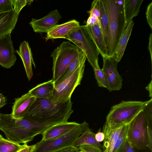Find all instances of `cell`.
Listing matches in <instances>:
<instances>
[{"label":"cell","instance_id":"obj_1","mask_svg":"<svg viewBox=\"0 0 152 152\" xmlns=\"http://www.w3.org/2000/svg\"><path fill=\"white\" fill-rule=\"evenodd\" d=\"M55 123H40L13 118L11 114L0 113V129L8 139L19 144H27L38 134H42Z\"/></svg>","mask_w":152,"mask_h":152},{"label":"cell","instance_id":"obj_2","mask_svg":"<svg viewBox=\"0 0 152 152\" xmlns=\"http://www.w3.org/2000/svg\"><path fill=\"white\" fill-rule=\"evenodd\" d=\"M72 104L71 100L58 102L37 98L23 119L40 123L67 122L73 112Z\"/></svg>","mask_w":152,"mask_h":152},{"label":"cell","instance_id":"obj_3","mask_svg":"<svg viewBox=\"0 0 152 152\" xmlns=\"http://www.w3.org/2000/svg\"><path fill=\"white\" fill-rule=\"evenodd\" d=\"M123 0H102L108 19L107 56L114 55L125 25Z\"/></svg>","mask_w":152,"mask_h":152},{"label":"cell","instance_id":"obj_4","mask_svg":"<svg viewBox=\"0 0 152 152\" xmlns=\"http://www.w3.org/2000/svg\"><path fill=\"white\" fill-rule=\"evenodd\" d=\"M146 101H124L113 106L107 114L102 132L106 138L111 131L129 124L143 110Z\"/></svg>","mask_w":152,"mask_h":152},{"label":"cell","instance_id":"obj_5","mask_svg":"<svg viewBox=\"0 0 152 152\" xmlns=\"http://www.w3.org/2000/svg\"><path fill=\"white\" fill-rule=\"evenodd\" d=\"M82 51L69 42H63L52 53L53 78L56 81L66 70L71 63Z\"/></svg>","mask_w":152,"mask_h":152},{"label":"cell","instance_id":"obj_6","mask_svg":"<svg viewBox=\"0 0 152 152\" xmlns=\"http://www.w3.org/2000/svg\"><path fill=\"white\" fill-rule=\"evenodd\" d=\"M88 126V123L85 121L61 136L50 140L42 139L36 144L33 152H56L72 146L76 139Z\"/></svg>","mask_w":152,"mask_h":152},{"label":"cell","instance_id":"obj_7","mask_svg":"<svg viewBox=\"0 0 152 152\" xmlns=\"http://www.w3.org/2000/svg\"><path fill=\"white\" fill-rule=\"evenodd\" d=\"M65 39L74 43L85 54L93 69L100 68L98 59L99 51L84 25L80 26Z\"/></svg>","mask_w":152,"mask_h":152},{"label":"cell","instance_id":"obj_8","mask_svg":"<svg viewBox=\"0 0 152 152\" xmlns=\"http://www.w3.org/2000/svg\"><path fill=\"white\" fill-rule=\"evenodd\" d=\"M85 63L79 66L67 78L54 86L50 100L53 102H64L71 100L76 88L80 84L85 69Z\"/></svg>","mask_w":152,"mask_h":152},{"label":"cell","instance_id":"obj_9","mask_svg":"<svg viewBox=\"0 0 152 152\" xmlns=\"http://www.w3.org/2000/svg\"><path fill=\"white\" fill-rule=\"evenodd\" d=\"M127 139L134 148L142 150L148 147L147 125L142 110L129 124Z\"/></svg>","mask_w":152,"mask_h":152},{"label":"cell","instance_id":"obj_10","mask_svg":"<svg viewBox=\"0 0 152 152\" xmlns=\"http://www.w3.org/2000/svg\"><path fill=\"white\" fill-rule=\"evenodd\" d=\"M103 59V72L107 85V89L109 92L118 91L122 85V78L117 70L118 62L114 55L112 56H102Z\"/></svg>","mask_w":152,"mask_h":152},{"label":"cell","instance_id":"obj_11","mask_svg":"<svg viewBox=\"0 0 152 152\" xmlns=\"http://www.w3.org/2000/svg\"><path fill=\"white\" fill-rule=\"evenodd\" d=\"M129 124L112 130L104 140L103 152H119L127 139Z\"/></svg>","mask_w":152,"mask_h":152},{"label":"cell","instance_id":"obj_12","mask_svg":"<svg viewBox=\"0 0 152 152\" xmlns=\"http://www.w3.org/2000/svg\"><path fill=\"white\" fill-rule=\"evenodd\" d=\"M11 33L0 37V65L7 69L13 66L17 59Z\"/></svg>","mask_w":152,"mask_h":152},{"label":"cell","instance_id":"obj_13","mask_svg":"<svg viewBox=\"0 0 152 152\" xmlns=\"http://www.w3.org/2000/svg\"><path fill=\"white\" fill-rule=\"evenodd\" d=\"M61 17L57 9L50 12L39 19L32 18L29 24L33 31L36 33H47L49 30L57 25Z\"/></svg>","mask_w":152,"mask_h":152},{"label":"cell","instance_id":"obj_14","mask_svg":"<svg viewBox=\"0 0 152 152\" xmlns=\"http://www.w3.org/2000/svg\"><path fill=\"white\" fill-rule=\"evenodd\" d=\"M80 26V23L75 20H70L60 25H57L46 33V41L49 39L64 38L77 29Z\"/></svg>","mask_w":152,"mask_h":152},{"label":"cell","instance_id":"obj_15","mask_svg":"<svg viewBox=\"0 0 152 152\" xmlns=\"http://www.w3.org/2000/svg\"><path fill=\"white\" fill-rule=\"evenodd\" d=\"M36 99L28 92L15 99L11 114L12 117L17 119L23 118Z\"/></svg>","mask_w":152,"mask_h":152},{"label":"cell","instance_id":"obj_16","mask_svg":"<svg viewBox=\"0 0 152 152\" xmlns=\"http://www.w3.org/2000/svg\"><path fill=\"white\" fill-rule=\"evenodd\" d=\"M16 51L22 61L27 78L30 81L33 75L32 64H33L35 68V65L28 42L25 40L21 43L19 49Z\"/></svg>","mask_w":152,"mask_h":152},{"label":"cell","instance_id":"obj_17","mask_svg":"<svg viewBox=\"0 0 152 152\" xmlns=\"http://www.w3.org/2000/svg\"><path fill=\"white\" fill-rule=\"evenodd\" d=\"M78 124L76 122L68 121L56 125L42 134V139L50 140L61 136L69 132Z\"/></svg>","mask_w":152,"mask_h":152},{"label":"cell","instance_id":"obj_18","mask_svg":"<svg viewBox=\"0 0 152 152\" xmlns=\"http://www.w3.org/2000/svg\"><path fill=\"white\" fill-rule=\"evenodd\" d=\"M91 39L96 45L101 55L106 56L100 23L96 22L90 25H84Z\"/></svg>","mask_w":152,"mask_h":152},{"label":"cell","instance_id":"obj_19","mask_svg":"<svg viewBox=\"0 0 152 152\" xmlns=\"http://www.w3.org/2000/svg\"><path fill=\"white\" fill-rule=\"evenodd\" d=\"M133 20L125 25L117 46L114 55L118 63L123 56L134 25Z\"/></svg>","mask_w":152,"mask_h":152},{"label":"cell","instance_id":"obj_20","mask_svg":"<svg viewBox=\"0 0 152 152\" xmlns=\"http://www.w3.org/2000/svg\"><path fill=\"white\" fill-rule=\"evenodd\" d=\"M54 86V82L52 79L37 85L28 92L37 98L50 99Z\"/></svg>","mask_w":152,"mask_h":152},{"label":"cell","instance_id":"obj_21","mask_svg":"<svg viewBox=\"0 0 152 152\" xmlns=\"http://www.w3.org/2000/svg\"><path fill=\"white\" fill-rule=\"evenodd\" d=\"M144 0H124L123 8L125 25L137 16L140 11V7Z\"/></svg>","mask_w":152,"mask_h":152},{"label":"cell","instance_id":"obj_22","mask_svg":"<svg viewBox=\"0 0 152 152\" xmlns=\"http://www.w3.org/2000/svg\"><path fill=\"white\" fill-rule=\"evenodd\" d=\"M95 135L88 126L76 139L72 146L78 148L82 145H93L102 148V145L96 141Z\"/></svg>","mask_w":152,"mask_h":152},{"label":"cell","instance_id":"obj_23","mask_svg":"<svg viewBox=\"0 0 152 152\" xmlns=\"http://www.w3.org/2000/svg\"><path fill=\"white\" fill-rule=\"evenodd\" d=\"M86 57L82 51L71 63L64 73L54 82V86L61 82L69 77L81 65L85 63Z\"/></svg>","mask_w":152,"mask_h":152},{"label":"cell","instance_id":"obj_24","mask_svg":"<svg viewBox=\"0 0 152 152\" xmlns=\"http://www.w3.org/2000/svg\"><path fill=\"white\" fill-rule=\"evenodd\" d=\"M98 5L100 13V22L101 30L103 43L106 49L108 39V17L102 0H98Z\"/></svg>","mask_w":152,"mask_h":152},{"label":"cell","instance_id":"obj_25","mask_svg":"<svg viewBox=\"0 0 152 152\" xmlns=\"http://www.w3.org/2000/svg\"><path fill=\"white\" fill-rule=\"evenodd\" d=\"M8 140H0V152H17L23 146Z\"/></svg>","mask_w":152,"mask_h":152},{"label":"cell","instance_id":"obj_26","mask_svg":"<svg viewBox=\"0 0 152 152\" xmlns=\"http://www.w3.org/2000/svg\"><path fill=\"white\" fill-rule=\"evenodd\" d=\"M19 14L0 24V37L11 33L17 22Z\"/></svg>","mask_w":152,"mask_h":152},{"label":"cell","instance_id":"obj_27","mask_svg":"<svg viewBox=\"0 0 152 152\" xmlns=\"http://www.w3.org/2000/svg\"><path fill=\"white\" fill-rule=\"evenodd\" d=\"M143 111L145 115L147 127L152 128V99L146 101Z\"/></svg>","mask_w":152,"mask_h":152},{"label":"cell","instance_id":"obj_28","mask_svg":"<svg viewBox=\"0 0 152 152\" xmlns=\"http://www.w3.org/2000/svg\"><path fill=\"white\" fill-rule=\"evenodd\" d=\"M95 77L99 87L107 88V85L102 69L100 68L93 69Z\"/></svg>","mask_w":152,"mask_h":152},{"label":"cell","instance_id":"obj_29","mask_svg":"<svg viewBox=\"0 0 152 152\" xmlns=\"http://www.w3.org/2000/svg\"><path fill=\"white\" fill-rule=\"evenodd\" d=\"M33 0H12L13 10L16 12L19 13L22 9L26 4H30Z\"/></svg>","mask_w":152,"mask_h":152},{"label":"cell","instance_id":"obj_30","mask_svg":"<svg viewBox=\"0 0 152 152\" xmlns=\"http://www.w3.org/2000/svg\"><path fill=\"white\" fill-rule=\"evenodd\" d=\"M18 14H19V13L16 12L13 9L0 12V24L8 20Z\"/></svg>","mask_w":152,"mask_h":152},{"label":"cell","instance_id":"obj_31","mask_svg":"<svg viewBox=\"0 0 152 152\" xmlns=\"http://www.w3.org/2000/svg\"><path fill=\"white\" fill-rule=\"evenodd\" d=\"M13 9L12 0H0V12Z\"/></svg>","mask_w":152,"mask_h":152},{"label":"cell","instance_id":"obj_32","mask_svg":"<svg viewBox=\"0 0 152 152\" xmlns=\"http://www.w3.org/2000/svg\"><path fill=\"white\" fill-rule=\"evenodd\" d=\"M80 150L86 152H102L101 148L93 145H82L78 147Z\"/></svg>","mask_w":152,"mask_h":152},{"label":"cell","instance_id":"obj_33","mask_svg":"<svg viewBox=\"0 0 152 152\" xmlns=\"http://www.w3.org/2000/svg\"><path fill=\"white\" fill-rule=\"evenodd\" d=\"M152 2L148 6L146 12V16L148 24L152 29Z\"/></svg>","mask_w":152,"mask_h":152},{"label":"cell","instance_id":"obj_34","mask_svg":"<svg viewBox=\"0 0 152 152\" xmlns=\"http://www.w3.org/2000/svg\"><path fill=\"white\" fill-rule=\"evenodd\" d=\"M119 152H135V151L134 148L127 139Z\"/></svg>","mask_w":152,"mask_h":152},{"label":"cell","instance_id":"obj_35","mask_svg":"<svg viewBox=\"0 0 152 152\" xmlns=\"http://www.w3.org/2000/svg\"><path fill=\"white\" fill-rule=\"evenodd\" d=\"M36 147V144L28 145L27 144H24L23 146L17 152H33Z\"/></svg>","mask_w":152,"mask_h":152},{"label":"cell","instance_id":"obj_36","mask_svg":"<svg viewBox=\"0 0 152 152\" xmlns=\"http://www.w3.org/2000/svg\"><path fill=\"white\" fill-rule=\"evenodd\" d=\"M79 148H75L73 146L68 147L60 150L56 152H80Z\"/></svg>","mask_w":152,"mask_h":152},{"label":"cell","instance_id":"obj_37","mask_svg":"<svg viewBox=\"0 0 152 152\" xmlns=\"http://www.w3.org/2000/svg\"><path fill=\"white\" fill-rule=\"evenodd\" d=\"M95 138L97 142H100L104 141L105 138V135L102 132L100 131L95 134Z\"/></svg>","mask_w":152,"mask_h":152},{"label":"cell","instance_id":"obj_38","mask_svg":"<svg viewBox=\"0 0 152 152\" xmlns=\"http://www.w3.org/2000/svg\"><path fill=\"white\" fill-rule=\"evenodd\" d=\"M149 41L148 45V49L150 52L151 56V60L152 61V34H150L149 38Z\"/></svg>","mask_w":152,"mask_h":152},{"label":"cell","instance_id":"obj_39","mask_svg":"<svg viewBox=\"0 0 152 152\" xmlns=\"http://www.w3.org/2000/svg\"><path fill=\"white\" fill-rule=\"evenodd\" d=\"M6 99L4 95L0 93V109L6 104Z\"/></svg>","mask_w":152,"mask_h":152},{"label":"cell","instance_id":"obj_40","mask_svg":"<svg viewBox=\"0 0 152 152\" xmlns=\"http://www.w3.org/2000/svg\"><path fill=\"white\" fill-rule=\"evenodd\" d=\"M152 80H151V82L148 84V86L145 88L149 92V96L152 98Z\"/></svg>","mask_w":152,"mask_h":152},{"label":"cell","instance_id":"obj_41","mask_svg":"<svg viewBox=\"0 0 152 152\" xmlns=\"http://www.w3.org/2000/svg\"><path fill=\"white\" fill-rule=\"evenodd\" d=\"M2 138H3V137L0 134V140L2 139Z\"/></svg>","mask_w":152,"mask_h":152},{"label":"cell","instance_id":"obj_42","mask_svg":"<svg viewBox=\"0 0 152 152\" xmlns=\"http://www.w3.org/2000/svg\"><path fill=\"white\" fill-rule=\"evenodd\" d=\"M80 152H86L82 150H80Z\"/></svg>","mask_w":152,"mask_h":152}]
</instances>
